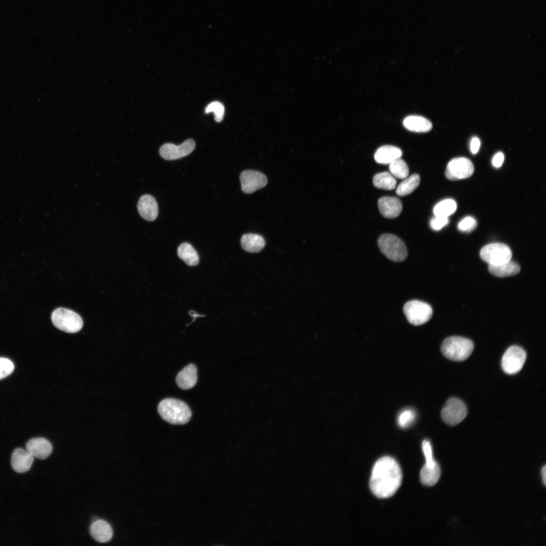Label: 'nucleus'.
Masks as SVG:
<instances>
[{"mask_svg":"<svg viewBox=\"0 0 546 546\" xmlns=\"http://www.w3.org/2000/svg\"><path fill=\"white\" fill-rule=\"evenodd\" d=\"M137 208L140 215L146 220L153 221L158 216V204L155 199L151 195L147 194L141 196L138 201Z\"/></svg>","mask_w":546,"mask_h":546,"instance_id":"nucleus-16","label":"nucleus"},{"mask_svg":"<svg viewBox=\"0 0 546 546\" xmlns=\"http://www.w3.org/2000/svg\"><path fill=\"white\" fill-rule=\"evenodd\" d=\"M90 533L92 536L99 542H107L113 536V530L106 521L98 519L90 525Z\"/></svg>","mask_w":546,"mask_h":546,"instance_id":"nucleus-17","label":"nucleus"},{"mask_svg":"<svg viewBox=\"0 0 546 546\" xmlns=\"http://www.w3.org/2000/svg\"><path fill=\"white\" fill-rule=\"evenodd\" d=\"M512 253L508 246L491 243L484 246L480 252L481 258L489 265H499L511 260Z\"/></svg>","mask_w":546,"mask_h":546,"instance_id":"nucleus-7","label":"nucleus"},{"mask_svg":"<svg viewBox=\"0 0 546 546\" xmlns=\"http://www.w3.org/2000/svg\"><path fill=\"white\" fill-rule=\"evenodd\" d=\"M402 156L401 150L395 146L386 145L379 148L374 155L375 161L380 164H389Z\"/></svg>","mask_w":546,"mask_h":546,"instance_id":"nucleus-19","label":"nucleus"},{"mask_svg":"<svg viewBox=\"0 0 546 546\" xmlns=\"http://www.w3.org/2000/svg\"><path fill=\"white\" fill-rule=\"evenodd\" d=\"M477 226V221L471 216H467L461 220L458 225V229L464 232H470Z\"/></svg>","mask_w":546,"mask_h":546,"instance_id":"nucleus-32","label":"nucleus"},{"mask_svg":"<svg viewBox=\"0 0 546 546\" xmlns=\"http://www.w3.org/2000/svg\"><path fill=\"white\" fill-rule=\"evenodd\" d=\"M195 148V142L189 139L179 145L172 143H166L160 148L159 154L163 159L167 160H176L191 154Z\"/></svg>","mask_w":546,"mask_h":546,"instance_id":"nucleus-11","label":"nucleus"},{"mask_svg":"<svg viewBox=\"0 0 546 546\" xmlns=\"http://www.w3.org/2000/svg\"><path fill=\"white\" fill-rule=\"evenodd\" d=\"M34 457L27 449L17 448L12 454L11 466L15 472L24 473L30 469Z\"/></svg>","mask_w":546,"mask_h":546,"instance_id":"nucleus-13","label":"nucleus"},{"mask_svg":"<svg viewBox=\"0 0 546 546\" xmlns=\"http://www.w3.org/2000/svg\"><path fill=\"white\" fill-rule=\"evenodd\" d=\"M474 168L472 162L464 157L452 159L447 165L445 176L450 180H456L471 176Z\"/></svg>","mask_w":546,"mask_h":546,"instance_id":"nucleus-10","label":"nucleus"},{"mask_svg":"<svg viewBox=\"0 0 546 546\" xmlns=\"http://www.w3.org/2000/svg\"><path fill=\"white\" fill-rule=\"evenodd\" d=\"M422 450L426 459V465L433 466L436 462L433 458L431 444L429 440L425 439L422 442Z\"/></svg>","mask_w":546,"mask_h":546,"instance_id":"nucleus-33","label":"nucleus"},{"mask_svg":"<svg viewBox=\"0 0 546 546\" xmlns=\"http://www.w3.org/2000/svg\"><path fill=\"white\" fill-rule=\"evenodd\" d=\"M403 124L406 129L414 132H428L432 127V124L429 120L417 115H411L406 117Z\"/></svg>","mask_w":546,"mask_h":546,"instance_id":"nucleus-20","label":"nucleus"},{"mask_svg":"<svg viewBox=\"0 0 546 546\" xmlns=\"http://www.w3.org/2000/svg\"><path fill=\"white\" fill-rule=\"evenodd\" d=\"M177 254L179 257L189 266H196L199 264L198 254L193 247L188 243H183L178 246Z\"/></svg>","mask_w":546,"mask_h":546,"instance_id":"nucleus-24","label":"nucleus"},{"mask_svg":"<svg viewBox=\"0 0 546 546\" xmlns=\"http://www.w3.org/2000/svg\"><path fill=\"white\" fill-rule=\"evenodd\" d=\"M205 113L213 112L214 120L217 122H221L223 118L224 108L223 105L218 101H213L209 104L205 109Z\"/></svg>","mask_w":546,"mask_h":546,"instance_id":"nucleus-30","label":"nucleus"},{"mask_svg":"<svg viewBox=\"0 0 546 546\" xmlns=\"http://www.w3.org/2000/svg\"><path fill=\"white\" fill-rule=\"evenodd\" d=\"M242 191L251 194L264 187L267 183L266 176L262 173L253 170H246L240 175Z\"/></svg>","mask_w":546,"mask_h":546,"instance_id":"nucleus-12","label":"nucleus"},{"mask_svg":"<svg viewBox=\"0 0 546 546\" xmlns=\"http://www.w3.org/2000/svg\"><path fill=\"white\" fill-rule=\"evenodd\" d=\"M402 478L401 468L393 458L385 456L375 463L370 480L373 494L380 498L392 496L399 488Z\"/></svg>","mask_w":546,"mask_h":546,"instance_id":"nucleus-1","label":"nucleus"},{"mask_svg":"<svg viewBox=\"0 0 546 546\" xmlns=\"http://www.w3.org/2000/svg\"><path fill=\"white\" fill-rule=\"evenodd\" d=\"M488 270L496 277H505L518 274L520 271V267L517 263L510 260L499 265H489Z\"/></svg>","mask_w":546,"mask_h":546,"instance_id":"nucleus-22","label":"nucleus"},{"mask_svg":"<svg viewBox=\"0 0 546 546\" xmlns=\"http://www.w3.org/2000/svg\"><path fill=\"white\" fill-rule=\"evenodd\" d=\"M379 211L387 218H394L399 215L402 206L399 199L394 197H383L378 202Z\"/></svg>","mask_w":546,"mask_h":546,"instance_id":"nucleus-15","label":"nucleus"},{"mask_svg":"<svg viewBox=\"0 0 546 546\" xmlns=\"http://www.w3.org/2000/svg\"><path fill=\"white\" fill-rule=\"evenodd\" d=\"M467 414V409L465 403L459 398H449L441 411L442 420L451 426L456 425L461 422Z\"/></svg>","mask_w":546,"mask_h":546,"instance_id":"nucleus-8","label":"nucleus"},{"mask_svg":"<svg viewBox=\"0 0 546 546\" xmlns=\"http://www.w3.org/2000/svg\"><path fill=\"white\" fill-rule=\"evenodd\" d=\"M440 473V468L437 463L432 466L425 465L420 472L421 481L424 485L433 486L439 480Z\"/></svg>","mask_w":546,"mask_h":546,"instance_id":"nucleus-23","label":"nucleus"},{"mask_svg":"<svg viewBox=\"0 0 546 546\" xmlns=\"http://www.w3.org/2000/svg\"><path fill=\"white\" fill-rule=\"evenodd\" d=\"M420 177L419 174H414L403 180L397 187L396 194L400 196L407 195L412 193L419 186Z\"/></svg>","mask_w":546,"mask_h":546,"instance_id":"nucleus-25","label":"nucleus"},{"mask_svg":"<svg viewBox=\"0 0 546 546\" xmlns=\"http://www.w3.org/2000/svg\"><path fill=\"white\" fill-rule=\"evenodd\" d=\"M448 222V217L435 216L430 220V225L433 230L438 231L446 225Z\"/></svg>","mask_w":546,"mask_h":546,"instance_id":"nucleus-34","label":"nucleus"},{"mask_svg":"<svg viewBox=\"0 0 546 546\" xmlns=\"http://www.w3.org/2000/svg\"><path fill=\"white\" fill-rule=\"evenodd\" d=\"M197 381V369L194 364H190L180 371L176 377L178 386L184 390L193 387Z\"/></svg>","mask_w":546,"mask_h":546,"instance_id":"nucleus-18","label":"nucleus"},{"mask_svg":"<svg viewBox=\"0 0 546 546\" xmlns=\"http://www.w3.org/2000/svg\"><path fill=\"white\" fill-rule=\"evenodd\" d=\"M378 244L381 252L392 261H402L407 257V251L404 243L394 235H381L378 239Z\"/></svg>","mask_w":546,"mask_h":546,"instance_id":"nucleus-4","label":"nucleus"},{"mask_svg":"<svg viewBox=\"0 0 546 546\" xmlns=\"http://www.w3.org/2000/svg\"><path fill=\"white\" fill-rule=\"evenodd\" d=\"M526 358V354L522 348L516 345L510 346L502 357V369L508 374H516L522 368Z\"/></svg>","mask_w":546,"mask_h":546,"instance_id":"nucleus-9","label":"nucleus"},{"mask_svg":"<svg viewBox=\"0 0 546 546\" xmlns=\"http://www.w3.org/2000/svg\"><path fill=\"white\" fill-rule=\"evenodd\" d=\"M51 318L56 328L67 333H76L83 326L82 320L79 314L63 307L56 309L52 314Z\"/></svg>","mask_w":546,"mask_h":546,"instance_id":"nucleus-5","label":"nucleus"},{"mask_svg":"<svg viewBox=\"0 0 546 546\" xmlns=\"http://www.w3.org/2000/svg\"><path fill=\"white\" fill-rule=\"evenodd\" d=\"M158 411L166 422L175 425L188 423L192 416L189 406L184 401L175 398H165L158 404Z\"/></svg>","mask_w":546,"mask_h":546,"instance_id":"nucleus-2","label":"nucleus"},{"mask_svg":"<svg viewBox=\"0 0 546 546\" xmlns=\"http://www.w3.org/2000/svg\"><path fill=\"white\" fill-rule=\"evenodd\" d=\"M457 209L456 202L452 199H447L437 203L433 208L435 216L448 217Z\"/></svg>","mask_w":546,"mask_h":546,"instance_id":"nucleus-27","label":"nucleus"},{"mask_svg":"<svg viewBox=\"0 0 546 546\" xmlns=\"http://www.w3.org/2000/svg\"><path fill=\"white\" fill-rule=\"evenodd\" d=\"M98 519H99L98 518V517H96V516H94V517H92V522H94V521H96V520H98Z\"/></svg>","mask_w":546,"mask_h":546,"instance_id":"nucleus-38","label":"nucleus"},{"mask_svg":"<svg viewBox=\"0 0 546 546\" xmlns=\"http://www.w3.org/2000/svg\"><path fill=\"white\" fill-rule=\"evenodd\" d=\"M265 244L264 238L258 234H245L241 239V245L243 249L251 253L259 252L264 248Z\"/></svg>","mask_w":546,"mask_h":546,"instance_id":"nucleus-21","label":"nucleus"},{"mask_svg":"<svg viewBox=\"0 0 546 546\" xmlns=\"http://www.w3.org/2000/svg\"><path fill=\"white\" fill-rule=\"evenodd\" d=\"M474 349V344L469 339L451 336L442 342L440 350L447 358L454 361H463L467 359Z\"/></svg>","mask_w":546,"mask_h":546,"instance_id":"nucleus-3","label":"nucleus"},{"mask_svg":"<svg viewBox=\"0 0 546 546\" xmlns=\"http://www.w3.org/2000/svg\"><path fill=\"white\" fill-rule=\"evenodd\" d=\"M416 416V412L413 408H404L398 415L397 424L402 429L407 428L413 424Z\"/></svg>","mask_w":546,"mask_h":546,"instance_id":"nucleus-29","label":"nucleus"},{"mask_svg":"<svg viewBox=\"0 0 546 546\" xmlns=\"http://www.w3.org/2000/svg\"><path fill=\"white\" fill-rule=\"evenodd\" d=\"M541 475H542V477L543 482L544 483V485H545L546 484V476H545L546 468H545V465L542 468L541 471Z\"/></svg>","mask_w":546,"mask_h":546,"instance_id":"nucleus-37","label":"nucleus"},{"mask_svg":"<svg viewBox=\"0 0 546 546\" xmlns=\"http://www.w3.org/2000/svg\"><path fill=\"white\" fill-rule=\"evenodd\" d=\"M389 164L391 174L394 176L399 179H404L408 176L409 173L408 166L400 158L394 160Z\"/></svg>","mask_w":546,"mask_h":546,"instance_id":"nucleus-28","label":"nucleus"},{"mask_svg":"<svg viewBox=\"0 0 546 546\" xmlns=\"http://www.w3.org/2000/svg\"><path fill=\"white\" fill-rule=\"evenodd\" d=\"M504 155L503 153L499 152L496 153L492 158V164L495 168L500 167L503 163Z\"/></svg>","mask_w":546,"mask_h":546,"instance_id":"nucleus-35","label":"nucleus"},{"mask_svg":"<svg viewBox=\"0 0 546 546\" xmlns=\"http://www.w3.org/2000/svg\"><path fill=\"white\" fill-rule=\"evenodd\" d=\"M403 312L407 321L412 324L419 326L427 322L432 315V309L428 303L414 300L405 303Z\"/></svg>","mask_w":546,"mask_h":546,"instance_id":"nucleus-6","label":"nucleus"},{"mask_svg":"<svg viewBox=\"0 0 546 546\" xmlns=\"http://www.w3.org/2000/svg\"><path fill=\"white\" fill-rule=\"evenodd\" d=\"M26 448L34 457L41 460L47 458L53 449L50 442L42 437L31 439L26 443Z\"/></svg>","mask_w":546,"mask_h":546,"instance_id":"nucleus-14","label":"nucleus"},{"mask_svg":"<svg viewBox=\"0 0 546 546\" xmlns=\"http://www.w3.org/2000/svg\"><path fill=\"white\" fill-rule=\"evenodd\" d=\"M480 147V141L478 138L473 137L470 142V150L473 154L477 153Z\"/></svg>","mask_w":546,"mask_h":546,"instance_id":"nucleus-36","label":"nucleus"},{"mask_svg":"<svg viewBox=\"0 0 546 546\" xmlns=\"http://www.w3.org/2000/svg\"><path fill=\"white\" fill-rule=\"evenodd\" d=\"M14 369L12 361L5 357H0V380L10 375Z\"/></svg>","mask_w":546,"mask_h":546,"instance_id":"nucleus-31","label":"nucleus"},{"mask_svg":"<svg viewBox=\"0 0 546 546\" xmlns=\"http://www.w3.org/2000/svg\"><path fill=\"white\" fill-rule=\"evenodd\" d=\"M374 186L377 188L392 190L396 185V180L394 176L388 172H383L376 174L373 179Z\"/></svg>","mask_w":546,"mask_h":546,"instance_id":"nucleus-26","label":"nucleus"}]
</instances>
